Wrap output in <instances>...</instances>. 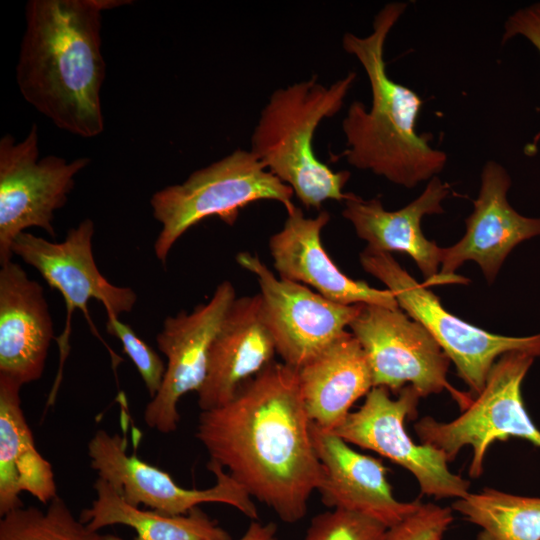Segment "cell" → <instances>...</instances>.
I'll return each mask as SVG.
<instances>
[{"mask_svg": "<svg viewBox=\"0 0 540 540\" xmlns=\"http://www.w3.org/2000/svg\"><path fill=\"white\" fill-rule=\"evenodd\" d=\"M298 370L272 362L228 403L200 413L196 438L210 462L287 523L303 519L323 477Z\"/></svg>", "mask_w": 540, "mask_h": 540, "instance_id": "obj_1", "label": "cell"}, {"mask_svg": "<svg viewBox=\"0 0 540 540\" xmlns=\"http://www.w3.org/2000/svg\"><path fill=\"white\" fill-rule=\"evenodd\" d=\"M123 0H30L16 65L20 94L56 127L82 138L104 130L102 11Z\"/></svg>", "mask_w": 540, "mask_h": 540, "instance_id": "obj_2", "label": "cell"}, {"mask_svg": "<svg viewBox=\"0 0 540 540\" xmlns=\"http://www.w3.org/2000/svg\"><path fill=\"white\" fill-rule=\"evenodd\" d=\"M406 8L405 2L388 3L375 15L370 34L345 33L342 37L343 49L358 60L367 75L371 106L367 109L358 100L349 105L342 121L346 149L338 158L411 189L437 176L447 155L430 145L431 134L417 131L422 98L387 73L385 42Z\"/></svg>", "mask_w": 540, "mask_h": 540, "instance_id": "obj_3", "label": "cell"}, {"mask_svg": "<svg viewBox=\"0 0 540 540\" xmlns=\"http://www.w3.org/2000/svg\"><path fill=\"white\" fill-rule=\"evenodd\" d=\"M356 79L351 71L325 86L317 75L276 89L261 110L250 151L267 170L289 186L307 209L328 200L344 201L347 170L334 171L313 150L319 124L335 116Z\"/></svg>", "mask_w": 540, "mask_h": 540, "instance_id": "obj_4", "label": "cell"}, {"mask_svg": "<svg viewBox=\"0 0 540 540\" xmlns=\"http://www.w3.org/2000/svg\"><path fill=\"white\" fill-rule=\"evenodd\" d=\"M292 189L266 169L250 151L235 149L225 157L192 172L182 183L156 191L152 214L161 225L154 242L156 258L165 266L175 243L193 226L216 216L234 225L244 207L262 200L295 205Z\"/></svg>", "mask_w": 540, "mask_h": 540, "instance_id": "obj_5", "label": "cell"}, {"mask_svg": "<svg viewBox=\"0 0 540 540\" xmlns=\"http://www.w3.org/2000/svg\"><path fill=\"white\" fill-rule=\"evenodd\" d=\"M359 259L367 273L386 285L399 308L432 335L473 398L483 390L493 365L502 355L522 351L540 358V333L517 337L485 331L447 311L440 299L416 281L391 253L366 247Z\"/></svg>", "mask_w": 540, "mask_h": 540, "instance_id": "obj_6", "label": "cell"}, {"mask_svg": "<svg viewBox=\"0 0 540 540\" xmlns=\"http://www.w3.org/2000/svg\"><path fill=\"white\" fill-rule=\"evenodd\" d=\"M535 357L508 352L493 365L483 390L455 419L442 422L425 416L414 424L420 443L441 451L452 462L462 448L472 447L469 476L479 478L492 443L520 438L540 448V429L530 418L522 383Z\"/></svg>", "mask_w": 540, "mask_h": 540, "instance_id": "obj_7", "label": "cell"}, {"mask_svg": "<svg viewBox=\"0 0 540 540\" xmlns=\"http://www.w3.org/2000/svg\"><path fill=\"white\" fill-rule=\"evenodd\" d=\"M94 233V221L85 218L70 228L61 242L26 231L18 235L11 246L12 255L35 268L51 288L62 294L66 305L64 329L56 338L59 367L49 403L55 399L69 354L74 311L81 310L92 333L103 341L90 317L88 302L95 299L102 303L107 317L118 318L122 313L131 312L137 302V294L132 288L114 285L101 274L93 254Z\"/></svg>", "mask_w": 540, "mask_h": 540, "instance_id": "obj_8", "label": "cell"}, {"mask_svg": "<svg viewBox=\"0 0 540 540\" xmlns=\"http://www.w3.org/2000/svg\"><path fill=\"white\" fill-rule=\"evenodd\" d=\"M89 163L88 157L70 162L56 155L39 159L35 123L20 142L11 134L0 139V265L12 260L11 246L28 228L55 238V212L66 204L75 176Z\"/></svg>", "mask_w": 540, "mask_h": 540, "instance_id": "obj_9", "label": "cell"}, {"mask_svg": "<svg viewBox=\"0 0 540 540\" xmlns=\"http://www.w3.org/2000/svg\"><path fill=\"white\" fill-rule=\"evenodd\" d=\"M349 327L366 354L374 387L398 393L411 385L421 397L447 390L462 410L471 403L470 394L449 384L447 355L427 329L400 308L362 304Z\"/></svg>", "mask_w": 540, "mask_h": 540, "instance_id": "obj_10", "label": "cell"}, {"mask_svg": "<svg viewBox=\"0 0 540 540\" xmlns=\"http://www.w3.org/2000/svg\"><path fill=\"white\" fill-rule=\"evenodd\" d=\"M397 394L393 399L387 388L373 387L359 409L350 412L333 433L350 445L371 450L409 471L426 496L466 497L470 493L469 480L449 469L441 451L415 443L405 429L406 419L417 415L419 393L407 385Z\"/></svg>", "mask_w": 540, "mask_h": 540, "instance_id": "obj_11", "label": "cell"}, {"mask_svg": "<svg viewBox=\"0 0 540 540\" xmlns=\"http://www.w3.org/2000/svg\"><path fill=\"white\" fill-rule=\"evenodd\" d=\"M259 285L263 319L283 363L299 370L346 333L362 304L330 301L313 289L277 277L250 252L236 255Z\"/></svg>", "mask_w": 540, "mask_h": 540, "instance_id": "obj_12", "label": "cell"}, {"mask_svg": "<svg viewBox=\"0 0 540 540\" xmlns=\"http://www.w3.org/2000/svg\"><path fill=\"white\" fill-rule=\"evenodd\" d=\"M91 468L107 481L127 502L141 504L168 514L183 515L203 503H222L236 508L250 519L258 510L249 493L219 465L208 462L216 483L207 489H188L178 485L165 471L128 454L127 440L104 429L95 432L88 443Z\"/></svg>", "mask_w": 540, "mask_h": 540, "instance_id": "obj_13", "label": "cell"}, {"mask_svg": "<svg viewBox=\"0 0 540 540\" xmlns=\"http://www.w3.org/2000/svg\"><path fill=\"white\" fill-rule=\"evenodd\" d=\"M236 298L232 283L223 281L206 303L197 305L191 312L181 310L164 319L156 343L166 357V370L159 392L144 410L148 427L163 434L177 429L178 402L185 394L201 388L210 348Z\"/></svg>", "mask_w": 540, "mask_h": 540, "instance_id": "obj_14", "label": "cell"}, {"mask_svg": "<svg viewBox=\"0 0 540 540\" xmlns=\"http://www.w3.org/2000/svg\"><path fill=\"white\" fill-rule=\"evenodd\" d=\"M511 183L501 164L493 160L485 163L473 211L465 220L466 232L457 243L442 248L440 271L434 283H464L465 279L454 277V273L466 261L476 262L492 283L517 245L540 236V217L524 216L508 202Z\"/></svg>", "mask_w": 540, "mask_h": 540, "instance_id": "obj_15", "label": "cell"}, {"mask_svg": "<svg viewBox=\"0 0 540 540\" xmlns=\"http://www.w3.org/2000/svg\"><path fill=\"white\" fill-rule=\"evenodd\" d=\"M329 221L330 214L325 210L315 217H306L297 206L287 212L283 227L268 242L279 277L312 288L339 304L398 309L397 300L388 289L352 279L330 258L321 241L322 230Z\"/></svg>", "mask_w": 540, "mask_h": 540, "instance_id": "obj_16", "label": "cell"}, {"mask_svg": "<svg viewBox=\"0 0 540 540\" xmlns=\"http://www.w3.org/2000/svg\"><path fill=\"white\" fill-rule=\"evenodd\" d=\"M311 436L323 477L317 491L333 509L364 514L388 528L414 512L420 501L395 498L382 461L362 454L333 432L311 423Z\"/></svg>", "mask_w": 540, "mask_h": 540, "instance_id": "obj_17", "label": "cell"}, {"mask_svg": "<svg viewBox=\"0 0 540 540\" xmlns=\"http://www.w3.org/2000/svg\"><path fill=\"white\" fill-rule=\"evenodd\" d=\"M0 266V374L24 385L43 375L53 320L41 284L13 260Z\"/></svg>", "mask_w": 540, "mask_h": 540, "instance_id": "obj_18", "label": "cell"}, {"mask_svg": "<svg viewBox=\"0 0 540 540\" xmlns=\"http://www.w3.org/2000/svg\"><path fill=\"white\" fill-rule=\"evenodd\" d=\"M275 353L259 294L236 298L210 348L206 378L197 392L200 409L231 401L246 382L273 362Z\"/></svg>", "mask_w": 540, "mask_h": 540, "instance_id": "obj_19", "label": "cell"}, {"mask_svg": "<svg viewBox=\"0 0 540 540\" xmlns=\"http://www.w3.org/2000/svg\"><path fill=\"white\" fill-rule=\"evenodd\" d=\"M450 191V185L435 176L416 199L395 211L386 210L379 197L363 199L349 192L342 215L352 224L357 236L367 243L366 247L409 255L426 284H432L440 271L442 248L425 237L421 221L426 215L444 212L442 202Z\"/></svg>", "mask_w": 540, "mask_h": 540, "instance_id": "obj_20", "label": "cell"}, {"mask_svg": "<svg viewBox=\"0 0 540 540\" xmlns=\"http://www.w3.org/2000/svg\"><path fill=\"white\" fill-rule=\"evenodd\" d=\"M301 396L310 420L333 432L354 403L374 387L366 354L346 332L298 370Z\"/></svg>", "mask_w": 540, "mask_h": 540, "instance_id": "obj_21", "label": "cell"}, {"mask_svg": "<svg viewBox=\"0 0 540 540\" xmlns=\"http://www.w3.org/2000/svg\"><path fill=\"white\" fill-rule=\"evenodd\" d=\"M23 385L0 374V515L23 507L22 492L49 504L58 496L51 463L37 450L25 418Z\"/></svg>", "mask_w": 540, "mask_h": 540, "instance_id": "obj_22", "label": "cell"}, {"mask_svg": "<svg viewBox=\"0 0 540 540\" xmlns=\"http://www.w3.org/2000/svg\"><path fill=\"white\" fill-rule=\"evenodd\" d=\"M93 488L96 498L82 510L80 519L94 532L111 525H125L136 531V540H231L198 507L187 514L168 515L130 504L102 478L96 479Z\"/></svg>", "mask_w": 540, "mask_h": 540, "instance_id": "obj_23", "label": "cell"}, {"mask_svg": "<svg viewBox=\"0 0 540 540\" xmlns=\"http://www.w3.org/2000/svg\"><path fill=\"white\" fill-rule=\"evenodd\" d=\"M452 509L480 528L477 540H540V497L486 487L456 499Z\"/></svg>", "mask_w": 540, "mask_h": 540, "instance_id": "obj_24", "label": "cell"}, {"mask_svg": "<svg viewBox=\"0 0 540 540\" xmlns=\"http://www.w3.org/2000/svg\"><path fill=\"white\" fill-rule=\"evenodd\" d=\"M97 534L74 516L60 496L45 511L20 507L0 520V540H95Z\"/></svg>", "mask_w": 540, "mask_h": 540, "instance_id": "obj_25", "label": "cell"}, {"mask_svg": "<svg viewBox=\"0 0 540 540\" xmlns=\"http://www.w3.org/2000/svg\"><path fill=\"white\" fill-rule=\"evenodd\" d=\"M388 527L361 513L333 509L315 516L304 540H385Z\"/></svg>", "mask_w": 540, "mask_h": 540, "instance_id": "obj_26", "label": "cell"}, {"mask_svg": "<svg viewBox=\"0 0 540 540\" xmlns=\"http://www.w3.org/2000/svg\"><path fill=\"white\" fill-rule=\"evenodd\" d=\"M106 331L120 341L124 353L132 360L152 399L162 386L166 364L151 346L118 317H107Z\"/></svg>", "mask_w": 540, "mask_h": 540, "instance_id": "obj_27", "label": "cell"}, {"mask_svg": "<svg viewBox=\"0 0 540 540\" xmlns=\"http://www.w3.org/2000/svg\"><path fill=\"white\" fill-rule=\"evenodd\" d=\"M453 520L451 508L420 503L414 512L388 528L385 540H442Z\"/></svg>", "mask_w": 540, "mask_h": 540, "instance_id": "obj_28", "label": "cell"}, {"mask_svg": "<svg viewBox=\"0 0 540 540\" xmlns=\"http://www.w3.org/2000/svg\"><path fill=\"white\" fill-rule=\"evenodd\" d=\"M516 36L527 39L540 55V2L520 8L506 19L502 43Z\"/></svg>", "mask_w": 540, "mask_h": 540, "instance_id": "obj_29", "label": "cell"}, {"mask_svg": "<svg viewBox=\"0 0 540 540\" xmlns=\"http://www.w3.org/2000/svg\"><path fill=\"white\" fill-rule=\"evenodd\" d=\"M276 531L274 523L261 524L254 520L238 540H276Z\"/></svg>", "mask_w": 540, "mask_h": 540, "instance_id": "obj_30", "label": "cell"}, {"mask_svg": "<svg viewBox=\"0 0 540 540\" xmlns=\"http://www.w3.org/2000/svg\"><path fill=\"white\" fill-rule=\"evenodd\" d=\"M95 540H123L122 538L112 535V534H97V537Z\"/></svg>", "mask_w": 540, "mask_h": 540, "instance_id": "obj_31", "label": "cell"}]
</instances>
